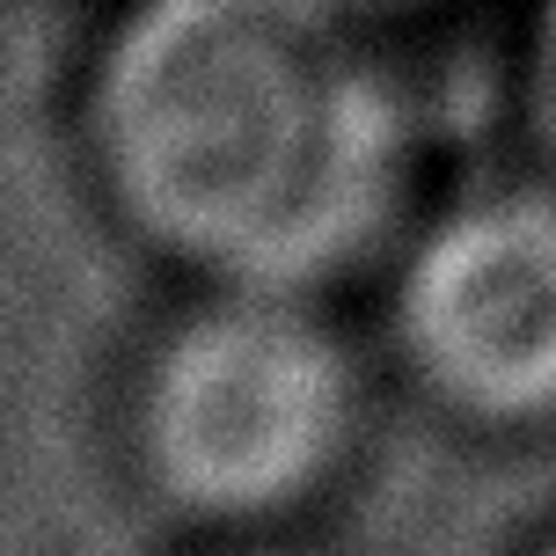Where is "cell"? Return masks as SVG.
Listing matches in <instances>:
<instances>
[{
	"mask_svg": "<svg viewBox=\"0 0 556 556\" xmlns=\"http://www.w3.org/2000/svg\"><path fill=\"white\" fill-rule=\"evenodd\" d=\"M366 440V359L323 293L198 286L147 337L125 454L168 520L220 542L278 534L337 491Z\"/></svg>",
	"mask_w": 556,
	"mask_h": 556,
	"instance_id": "cell-2",
	"label": "cell"
},
{
	"mask_svg": "<svg viewBox=\"0 0 556 556\" xmlns=\"http://www.w3.org/2000/svg\"><path fill=\"white\" fill-rule=\"evenodd\" d=\"M528 556H556V534H542V542H534V549Z\"/></svg>",
	"mask_w": 556,
	"mask_h": 556,
	"instance_id": "cell-6",
	"label": "cell"
},
{
	"mask_svg": "<svg viewBox=\"0 0 556 556\" xmlns=\"http://www.w3.org/2000/svg\"><path fill=\"white\" fill-rule=\"evenodd\" d=\"M81 139L111 220L198 286L330 293L410 235V96L352 0H125Z\"/></svg>",
	"mask_w": 556,
	"mask_h": 556,
	"instance_id": "cell-1",
	"label": "cell"
},
{
	"mask_svg": "<svg viewBox=\"0 0 556 556\" xmlns=\"http://www.w3.org/2000/svg\"><path fill=\"white\" fill-rule=\"evenodd\" d=\"M220 556H330V549H286V542H271V534H250V542H227Z\"/></svg>",
	"mask_w": 556,
	"mask_h": 556,
	"instance_id": "cell-5",
	"label": "cell"
},
{
	"mask_svg": "<svg viewBox=\"0 0 556 556\" xmlns=\"http://www.w3.org/2000/svg\"><path fill=\"white\" fill-rule=\"evenodd\" d=\"M520 103H528V125L542 139V154L556 168V0H542V15L528 29V59H520Z\"/></svg>",
	"mask_w": 556,
	"mask_h": 556,
	"instance_id": "cell-4",
	"label": "cell"
},
{
	"mask_svg": "<svg viewBox=\"0 0 556 556\" xmlns=\"http://www.w3.org/2000/svg\"><path fill=\"white\" fill-rule=\"evenodd\" d=\"M389 344L454 425H556V168L440 205L395 242Z\"/></svg>",
	"mask_w": 556,
	"mask_h": 556,
	"instance_id": "cell-3",
	"label": "cell"
}]
</instances>
